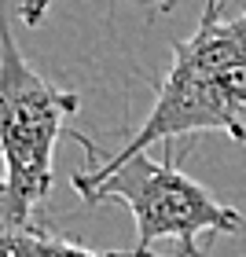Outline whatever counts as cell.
Wrapping results in <instances>:
<instances>
[{"mask_svg": "<svg viewBox=\"0 0 246 257\" xmlns=\"http://www.w3.org/2000/svg\"><path fill=\"white\" fill-rule=\"evenodd\" d=\"M74 191L88 206L125 202L136 220V246L151 250L158 239L198 242V235H235L242 231L239 209L217 202L198 180H191L173 162V144H166V158L155 162L151 155H136L125 166L99 180L74 173Z\"/></svg>", "mask_w": 246, "mask_h": 257, "instance_id": "3", "label": "cell"}, {"mask_svg": "<svg viewBox=\"0 0 246 257\" xmlns=\"http://www.w3.org/2000/svg\"><path fill=\"white\" fill-rule=\"evenodd\" d=\"M0 257H129V253H96L81 246L77 239L52 235L44 224H37V228H15V231L0 228Z\"/></svg>", "mask_w": 246, "mask_h": 257, "instance_id": "4", "label": "cell"}, {"mask_svg": "<svg viewBox=\"0 0 246 257\" xmlns=\"http://www.w3.org/2000/svg\"><path fill=\"white\" fill-rule=\"evenodd\" d=\"M0 195H4V177H0Z\"/></svg>", "mask_w": 246, "mask_h": 257, "instance_id": "8", "label": "cell"}, {"mask_svg": "<svg viewBox=\"0 0 246 257\" xmlns=\"http://www.w3.org/2000/svg\"><path fill=\"white\" fill-rule=\"evenodd\" d=\"M136 4H144L151 11H169V8H177V0H136Z\"/></svg>", "mask_w": 246, "mask_h": 257, "instance_id": "7", "label": "cell"}, {"mask_svg": "<svg viewBox=\"0 0 246 257\" xmlns=\"http://www.w3.org/2000/svg\"><path fill=\"white\" fill-rule=\"evenodd\" d=\"M224 4H228V0H224Z\"/></svg>", "mask_w": 246, "mask_h": 257, "instance_id": "9", "label": "cell"}, {"mask_svg": "<svg viewBox=\"0 0 246 257\" xmlns=\"http://www.w3.org/2000/svg\"><path fill=\"white\" fill-rule=\"evenodd\" d=\"M77 110L74 92L55 88L26 63L0 15V158H4V195L0 228H37L52 191V158L63 121Z\"/></svg>", "mask_w": 246, "mask_h": 257, "instance_id": "2", "label": "cell"}, {"mask_svg": "<svg viewBox=\"0 0 246 257\" xmlns=\"http://www.w3.org/2000/svg\"><path fill=\"white\" fill-rule=\"evenodd\" d=\"M129 257H158L155 250H129ZM173 257H202V246L198 242H177V253Z\"/></svg>", "mask_w": 246, "mask_h": 257, "instance_id": "6", "label": "cell"}, {"mask_svg": "<svg viewBox=\"0 0 246 257\" xmlns=\"http://www.w3.org/2000/svg\"><path fill=\"white\" fill-rule=\"evenodd\" d=\"M52 8V0H22V22H26V26H37V22L44 19V11Z\"/></svg>", "mask_w": 246, "mask_h": 257, "instance_id": "5", "label": "cell"}, {"mask_svg": "<svg viewBox=\"0 0 246 257\" xmlns=\"http://www.w3.org/2000/svg\"><path fill=\"white\" fill-rule=\"evenodd\" d=\"M220 8L224 0H206L198 30L173 44V63L155 88V107L125 147L103 151L74 133L92 158V169L81 177L99 180L129 158L147 155L151 144H177L195 133H228L235 144H246V11L224 19Z\"/></svg>", "mask_w": 246, "mask_h": 257, "instance_id": "1", "label": "cell"}]
</instances>
